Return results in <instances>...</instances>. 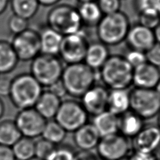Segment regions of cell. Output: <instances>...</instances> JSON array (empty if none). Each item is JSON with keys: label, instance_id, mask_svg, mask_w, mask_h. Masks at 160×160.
Here are the masks:
<instances>
[{"label": "cell", "instance_id": "6da1fadb", "mask_svg": "<svg viewBox=\"0 0 160 160\" xmlns=\"http://www.w3.org/2000/svg\"><path fill=\"white\" fill-rule=\"evenodd\" d=\"M133 68L123 55H110L99 70L98 77L108 90L128 89L133 85Z\"/></svg>", "mask_w": 160, "mask_h": 160}, {"label": "cell", "instance_id": "44dd1931", "mask_svg": "<svg viewBox=\"0 0 160 160\" xmlns=\"http://www.w3.org/2000/svg\"><path fill=\"white\" fill-rule=\"evenodd\" d=\"M131 109V96L128 89L109 90L107 110L115 115L119 116Z\"/></svg>", "mask_w": 160, "mask_h": 160}, {"label": "cell", "instance_id": "83f0119b", "mask_svg": "<svg viewBox=\"0 0 160 160\" xmlns=\"http://www.w3.org/2000/svg\"><path fill=\"white\" fill-rule=\"evenodd\" d=\"M35 142L31 138L21 137L12 149L16 160H30L35 157Z\"/></svg>", "mask_w": 160, "mask_h": 160}, {"label": "cell", "instance_id": "ba28073f", "mask_svg": "<svg viewBox=\"0 0 160 160\" xmlns=\"http://www.w3.org/2000/svg\"><path fill=\"white\" fill-rule=\"evenodd\" d=\"M88 116L81 102L65 100L62 102L54 118L66 131L74 133L88 123Z\"/></svg>", "mask_w": 160, "mask_h": 160}, {"label": "cell", "instance_id": "603a6c76", "mask_svg": "<svg viewBox=\"0 0 160 160\" xmlns=\"http://www.w3.org/2000/svg\"><path fill=\"white\" fill-rule=\"evenodd\" d=\"M92 123L101 138L118 133V117L108 110L93 117Z\"/></svg>", "mask_w": 160, "mask_h": 160}, {"label": "cell", "instance_id": "9a60e30c", "mask_svg": "<svg viewBox=\"0 0 160 160\" xmlns=\"http://www.w3.org/2000/svg\"><path fill=\"white\" fill-rule=\"evenodd\" d=\"M125 41L128 48L143 52H148L156 43L153 30L138 23L131 26Z\"/></svg>", "mask_w": 160, "mask_h": 160}, {"label": "cell", "instance_id": "4316f807", "mask_svg": "<svg viewBox=\"0 0 160 160\" xmlns=\"http://www.w3.org/2000/svg\"><path fill=\"white\" fill-rule=\"evenodd\" d=\"M21 137L14 121L4 120L0 122V145L12 148Z\"/></svg>", "mask_w": 160, "mask_h": 160}, {"label": "cell", "instance_id": "f5cc1de1", "mask_svg": "<svg viewBox=\"0 0 160 160\" xmlns=\"http://www.w3.org/2000/svg\"><path fill=\"white\" fill-rule=\"evenodd\" d=\"M159 16H160V11H159Z\"/></svg>", "mask_w": 160, "mask_h": 160}, {"label": "cell", "instance_id": "e575fe53", "mask_svg": "<svg viewBox=\"0 0 160 160\" xmlns=\"http://www.w3.org/2000/svg\"><path fill=\"white\" fill-rule=\"evenodd\" d=\"M160 23L158 13H138V23L149 29L154 30Z\"/></svg>", "mask_w": 160, "mask_h": 160}, {"label": "cell", "instance_id": "2e32d148", "mask_svg": "<svg viewBox=\"0 0 160 160\" xmlns=\"http://www.w3.org/2000/svg\"><path fill=\"white\" fill-rule=\"evenodd\" d=\"M160 80V68L148 62L133 69L135 88L154 89Z\"/></svg>", "mask_w": 160, "mask_h": 160}, {"label": "cell", "instance_id": "bcb514c9", "mask_svg": "<svg viewBox=\"0 0 160 160\" xmlns=\"http://www.w3.org/2000/svg\"><path fill=\"white\" fill-rule=\"evenodd\" d=\"M5 112V106L3 102V101L2 100V99L0 98V119L3 117Z\"/></svg>", "mask_w": 160, "mask_h": 160}, {"label": "cell", "instance_id": "cb8c5ba5", "mask_svg": "<svg viewBox=\"0 0 160 160\" xmlns=\"http://www.w3.org/2000/svg\"><path fill=\"white\" fill-rule=\"evenodd\" d=\"M76 9L83 26L96 27L104 16L97 2L79 3Z\"/></svg>", "mask_w": 160, "mask_h": 160}, {"label": "cell", "instance_id": "7402d4cb", "mask_svg": "<svg viewBox=\"0 0 160 160\" xmlns=\"http://www.w3.org/2000/svg\"><path fill=\"white\" fill-rule=\"evenodd\" d=\"M61 104V99L48 90L43 91L34 108L42 117L49 121L55 118Z\"/></svg>", "mask_w": 160, "mask_h": 160}, {"label": "cell", "instance_id": "52a82bcc", "mask_svg": "<svg viewBox=\"0 0 160 160\" xmlns=\"http://www.w3.org/2000/svg\"><path fill=\"white\" fill-rule=\"evenodd\" d=\"M132 112L144 120L158 115L160 111V97L154 89L134 88L130 91Z\"/></svg>", "mask_w": 160, "mask_h": 160}, {"label": "cell", "instance_id": "f546056e", "mask_svg": "<svg viewBox=\"0 0 160 160\" xmlns=\"http://www.w3.org/2000/svg\"><path fill=\"white\" fill-rule=\"evenodd\" d=\"M76 153L69 145H59L54 148L46 160H75Z\"/></svg>", "mask_w": 160, "mask_h": 160}, {"label": "cell", "instance_id": "ab89813d", "mask_svg": "<svg viewBox=\"0 0 160 160\" xmlns=\"http://www.w3.org/2000/svg\"><path fill=\"white\" fill-rule=\"evenodd\" d=\"M129 160H157L154 154H149L133 151L128 155Z\"/></svg>", "mask_w": 160, "mask_h": 160}, {"label": "cell", "instance_id": "9f6ffc18", "mask_svg": "<svg viewBox=\"0 0 160 160\" xmlns=\"http://www.w3.org/2000/svg\"><path fill=\"white\" fill-rule=\"evenodd\" d=\"M159 149H160V148H159Z\"/></svg>", "mask_w": 160, "mask_h": 160}, {"label": "cell", "instance_id": "11a10c76", "mask_svg": "<svg viewBox=\"0 0 160 160\" xmlns=\"http://www.w3.org/2000/svg\"><path fill=\"white\" fill-rule=\"evenodd\" d=\"M121 1H122V0H121Z\"/></svg>", "mask_w": 160, "mask_h": 160}, {"label": "cell", "instance_id": "d590c367", "mask_svg": "<svg viewBox=\"0 0 160 160\" xmlns=\"http://www.w3.org/2000/svg\"><path fill=\"white\" fill-rule=\"evenodd\" d=\"M97 3L104 16L121 11V0H98Z\"/></svg>", "mask_w": 160, "mask_h": 160}, {"label": "cell", "instance_id": "f35d334b", "mask_svg": "<svg viewBox=\"0 0 160 160\" xmlns=\"http://www.w3.org/2000/svg\"><path fill=\"white\" fill-rule=\"evenodd\" d=\"M49 88V90L54 94L55 95L57 96L58 98L62 99L63 97H64L66 95H67V90H66L64 85H63L62 81H59L57 82H55L54 85H52Z\"/></svg>", "mask_w": 160, "mask_h": 160}, {"label": "cell", "instance_id": "db71d44e", "mask_svg": "<svg viewBox=\"0 0 160 160\" xmlns=\"http://www.w3.org/2000/svg\"><path fill=\"white\" fill-rule=\"evenodd\" d=\"M157 160H160V159H157Z\"/></svg>", "mask_w": 160, "mask_h": 160}, {"label": "cell", "instance_id": "277c9868", "mask_svg": "<svg viewBox=\"0 0 160 160\" xmlns=\"http://www.w3.org/2000/svg\"><path fill=\"white\" fill-rule=\"evenodd\" d=\"M128 16L121 12L104 15L96 26L99 41L107 46H116L125 41L131 28Z\"/></svg>", "mask_w": 160, "mask_h": 160}, {"label": "cell", "instance_id": "60d3db41", "mask_svg": "<svg viewBox=\"0 0 160 160\" xmlns=\"http://www.w3.org/2000/svg\"><path fill=\"white\" fill-rule=\"evenodd\" d=\"M75 160H102L98 154L91 151H80L76 153Z\"/></svg>", "mask_w": 160, "mask_h": 160}, {"label": "cell", "instance_id": "1f68e13d", "mask_svg": "<svg viewBox=\"0 0 160 160\" xmlns=\"http://www.w3.org/2000/svg\"><path fill=\"white\" fill-rule=\"evenodd\" d=\"M7 26L11 33L16 35L29 28V20L13 14L8 20Z\"/></svg>", "mask_w": 160, "mask_h": 160}, {"label": "cell", "instance_id": "816d5d0a", "mask_svg": "<svg viewBox=\"0 0 160 160\" xmlns=\"http://www.w3.org/2000/svg\"><path fill=\"white\" fill-rule=\"evenodd\" d=\"M121 160H129L128 156V157H125V158H123V159H121Z\"/></svg>", "mask_w": 160, "mask_h": 160}, {"label": "cell", "instance_id": "c3c4849f", "mask_svg": "<svg viewBox=\"0 0 160 160\" xmlns=\"http://www.w3.org/2000/svg\"><path fill=\"white\" fill-rule=\"evenodd\" d=\"M78 3H82V2H97L98 0H77Z\"/></svg>", "mask_w": 160, "mask_h": 160}, {"label": "cell", "instance_id": "ac0fdd59", "mask_svg": "<svg viewBox=\"0 0 160 160\" xmlns=\"http://www.w3.org/2000/svg\"><path fill=\"white\" fill-rule=\"evenodd\" d=\"M39 32L41 54L58 56L63 36L48 26L42 27Z\"/></svg>", "mask_w": 160, "mask_h": 160}, {"label": "cell", "instance_id": "5b68a950", "mask_svg": "<svg viewBox=\"0 0 160 160\" xmlns=\"http://www.w3.org/2000/svg\"><path fill=\"white\" fill-rule=\"evenodd\" d=\"M47 26L63 36L81 31L84 27L76 7L67 4L52 7L47 16Z\"/></svg>", "mask_w": 160, "mask_h": 160}, {"label": "cell", "instance_id": "d6986e66", "mask_svg": "<svg viewBox=\"0 0 160 160\" xmlns=\"http://www.w3.org/2000/svg\"><path fill=\"white\" fill-rule=\"evenodd\" d=\"M110 55L108 46L99 40L94 41L88 45L83 62L93 70L98 71L102 67Z\"/></svg>", "mask_w": 160, "mask_h": 160}, {"label": "cell", "instance_id": "8fae6325", "mask_svg": "<svg viewBox=\"0 0 160 160\" xmlns=\"http://www.w3.org/2000/svg\"><path fill=\"white\" fill-rule=\"evenodd\" d=\"M11 44L19 62H31L41 53L39 32L30 28L13 35Z\"/></svg>", "mask_w": 160, "mask_h": 160}, {"label": "cell", "instance_id": "b9f144b4", "mask_svg": "<svg viewBox=\"0 0 160 160\" xmlns=\"http://www.w3.org/2000/svg\"><path fill=\"white\" fill-rule=\"evenodd\" d=\"M0 160H16L12 148L0 145Z\"/></svg>", "mask_w": 160, "mask_h": 160}, {"label": "cell", "instance_id": "30bf717a", "mask_svg": "<svg viewBox=\"0 0 160 160\" xmlns=\"http://www.w3.org/2000/svg\"><path fill=\"white\" fill-rule=\"evenodd\" d=\"M96 148L102 160H121L131 153L132 145L128 138L117 133L102 137Z\"/></svg>", "mask_w": 160, "mask_h": 160}, {"label": "cell", "instance_id": "f1b7e54d", "mask_svg": "<svg viewBox=\"0 0 160 160\" xmlns=\"http://www.w3.org/2000/svg\"><path fill=\"white\" fill-rule=\"evenodd\" d=\"M67 133L56 121L49 120L47 121L41 136L43 139L57 146L62 144L67 136Z\"/></svg>", "mask_w": 160, "mask_h": 160}, {"label": "cell", "instance_id": "e0dca14e", "mask_svg": "<svg viewBox=\"0 0 160 160\" xmlns=\"http://www.w3.org/2000/svg\"><path fill=\"white\" fill-rule=\"evenodd\" d=\"M101 136L92 123H87L73 133V141L81 151H91L97 148Z\"/></svg>", "mask_w": 160, "mask_h": 160}, {"label": "cell", "instance_id": "ffe728a7", "mask_svg": "<svg viewBox=\"0 0 160 160\" xmlns=\"http://www.w3.org/2000/svg\"><path fill=\"white\" fill-rule=\"evenodd\" d=\"M145 126V120L131 110L118 117V133L128 139L136 137Z\"/></svg>", "mask_w": 160, "mask_h": 160}, {"label": "cell", "instance_id": "681fc988", "mask_svg": "<svg viewBox=\"0 0 160 160\" xmlns=\"http://www.w3.org/2000/svg\"><path fill=\"white\" fill-rule=\"evenodd\" d=\"M157 116H158V117H157V126H158V127L160 128V111Z\"/></svg>", "mask_w": 160, "mask_h": 160}, {"label": "cell", "instance_id": "d4e9b609", "mask_svg": "<svg viewBox=\"0 0 160 160\" xmlns=\"http://www.w3.org/2000/svg\"><path fill=\"white\" fill-rule=\"evenodd\" d=\"M19 60L11 42L0 40V75H7L15 69Z\"/></svg>", "mask_w": 160, "mask_h": 160}, {"label": "cell", "instance_id": "3957f363", "mask_svg": "<svg viewBox=\"0 0 160 160\" xmlns=\"http://www.w3.org/2000/svg\"><path fill=\"white\" fill-rule=\"evenodd\" d=\"M43 92V87L30 73H23L12 78L9 97L20 110L34 108Z\"/></svg>", "mask_w": 160, "mask_h": 160}, {"label": "cell", "instance_id": "5bb4252c", "mask_svg": "<svg viewBox=\"0 0 160 160\" xmlns=\"http://www.w3.org/2000/svg\"><path fill=\"white\" fill-rule=\"evenodd\" d=\"M131 145L133 151L154 154L160 148V128L157 125L145 126L133 138Z\"/></svg>", "mask_w": 160, "mask_h": 160}, {"label": "cell", "instance_id": "7dc6e473", "mask_svg": "<svg viewBox=\"0 0 160 160\" xmlns=\"http://www.w3.org/2000/svg\"><path fill=\"white\" fill-rule=\"evenodd\" d=\"M154 90H156V92H157V94H158L159 96L160 97V80L158 83H157V86L155 87V88H154Z\"/></svg>", "mask_w": 160, "mask_h": 160}, {"label": "cell", "instance_id": "7bdbcfd3", "mask_svg": "<svg viewBox=\"0 0 160 160\" xmlns=\"http://www.w3.org/2000/svg\"><path fill=\"white\" fill-rule=\"evenodd\" d=\"M61 0H38L40 5L43 7H54L59 4Z\"/></svg>", "mask_w": 160, "mask_h": 160}, {"label": "cell", "instance_id": "484cf974", "mask_svg": "<svg viewBox=\"0 0 160 160\" xmlns=\"http://www.w3.org/2000/svg\"><path fill=\"white\" fill-rule=\"evenodd\" d=\"M13 14L30 20L36 15L40 4L38 0H10Z\"/></svg>", "mask_w": 160, "mask_h": 160}, {"label": "cell", "instance_id": "8992f818", "mask_svg": "<svg viewBox=\"0 0 160 160\" xmlns=\"http://www.w3.org/2000/svg\"><path fill=\"white\" fill-rule=\"evenodd\" d=\"M64 67L58 56L40 54L31 61L30 74L43 88H49L62 78Z\"/></svg>", "mask_w": 160, "mask_h": 160}, {"label": "cell", "instance_id": "7c38bea8", "mask_svg": "<svg viewBox=\"0 0 160 160\" xmlns=\"http://www.w3.org/2000/svg\"><path fill=\"white\" fill-rule=\"evenodd\" d=\"M47 121L35 108H30L21 110L14 122L22 137L33 139L42 136Z\"/></svg>", "mask_w": 160, "mask_h": 160}, {"label": "cell", "instance_id": "d6a6232c", "mask_svg": "<svg viewBox=\"0 0 160 160\" xmlns=\"http://www.w3.org/2000/svg\"><path fill=\"white\" fill-rule=\"evenodd\" d=\"M122 55L133 69L147 62L145 52L136 50V49L128 48V50H126L125 53Z\"/></svg>", "mask_w": 160, "mask_h": 160}, {"label": "cell", "instance_id": "8d00e7d4", "mask_svg": "<svg viewBox=\"0 0 160 160\" xmlns=\"http://www.w3.org/2000/svg\"><path fill=\"white\" fill-rule=\"evenodd\" d=\"M145 54L148 63L160 68V44L156 42Z\"/></svg>", "mask_w": 160, "mask_h": 160}, {"label": "cell", "instance_id": "4fadbf2b", "mask_svg": "<svg viewBox=\"0 0 160 160\" xmlns=\"http://www.w3.org/2000/svg\"><path fill=\"white\" fill-rule=\"evenodd\" d=\"M108 95L104 85L96 83L81 98V103L88 114L95 117L107 110Z\"/></svg>", "mask_w": 160, "mask_h": 160}, {"label": "cell", "instance_id": "f6af8a7d", "mask_svg": "<svg viewBox=\"0 0 160 160\" xmlns=\"http://www.w3.org/2000/svg\"><path fill=\"white\" fill-rule=\"evenodd\" d=\"M153 32L156 42L160 44V23H159L158 26L153 30Z\"/></svg>", "mask_w": 160, "mask_h": 160}, {"label": "cell", "instance_id": "7a4b0ae2", "mask_svg": "<svg viewBox=\"0 0 160 160\" xmlns=\"http://www.w3.org/2000/svg\"><path fill=\"white\" fill-rule=\"evenodd\" d=\"M97 72L84 62L67 64L63 68L61 78L67 95L81 98L96 84L98 78Z\"/></svg>", "mask_w": 160, "mask_h": 160}, {"label": "cell", "instance_id": "ee69618b", "mask_svg": "<svg viewBox=\"0 0 160 160\" xmlns=\"http://www.w3.org/2000/svg\"><path fill=\"white\" fill-rule=\"evenodd\" d=\"M10 0H0V15H2L9 5Z\"/></svg>", "mask_w": 160, "mask_h": 160}, {"label": "cell", "instance_id": "4dcf8cb0", "mask_svg": "<svg viewBox=\"0 0 160 160\" xmlns=\"http://www.w3.org/2000/svg\"><path fill=\"white\" fill-rule=\"evenodd\" d=\"M133 7L137 13H159L160 11V0H133Z\"/></svg>", "mask_w": 160, "mask_h": 160}, {"label": "cell", "instance_id": "836d02e7", "mask_svg": "<svg viewBox=\"0 0 160 160\" xmlns=\"http://www.w3.org/2000/svg\"><path fill=\"white\" fill-rule=\"evenodd\" d=\"M56 145L52 144L45 139H40L35 142V157L42 160H46Z\"/></svg>", "mask_w": 160, "mask_h": 160}, {"label": "cell", "instance_id": "f907efd6", "mask_svg": "<svg viewBox=\"0 0 160 160\" xmlns=\"http://www.w3.org/2000/svg\"><path fill=\"white\" fill-rule=\"evenodd\" d=\"M30 160H42V159H38V158H36V157H34V158H32V159H30Z\"/></svg>", "mask_w": 160, "mask_h": 160}, {"label": "cell", "instance_id": "9c48e42d", "mask_svg": "<svg viewBox=\"0 0 160 160\" xmlns=\"http://www.w3.org/2000/svg\"><path fill=\"white\" fill-rule=\"evenodd\" d=\"M90 42L83 30L63 38L59 57L67 64L84 62Z\"/></svg>", "mask_w": 160, "mask_h": 160}, {"label": "cell", "instance_id": "74e56055", "mask_svg": "<svg viewBox=\"0 0 160 160\" xmlns=\"http://www.w3.org/2000/svg\"><path fill=\"white\" fill-rule=\"evenodd\" d=\"M12 81V78L11 79L7 75H0V96L7 97L9 95Z\"/></svg>", "mask_w": 160, "mask_h": 160}]
</instances>
